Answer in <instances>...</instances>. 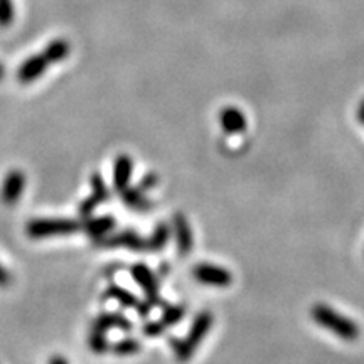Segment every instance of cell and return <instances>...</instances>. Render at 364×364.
Here are the masks:
<instances>
[{"label":"cell","instance_id":"9a60e30c","mask_svg":"<svg viewBox=\"0 0 364 364\" xmlns=\"http://www.w3.org/2000/svg\"><path fill=\"white\" fill-rule=\"evenodd\" d=\"M132 171H134V161H132L130 155L120 154L113 164V186L118 193L129 187Z\"/></svg>","mask_w":364,"mask_h":364},{"label":"cell","instance_id":"ffe728a7","mask_svg":"<svg viewBox=\"0 0 364 364\" xmlns=\"http://www.w3.org/2000/svg\"><path fill=\"white\" fill-rule=\"evenodd\" d=\"M105 334L106 332L102 331H91L90 338H88V346L95 354L108 353V349H110V342H108Z\"/></svg>","mask_w":364,"mask_h":364},{"label":"cell","instance_id":"8fae6325","mask_svg":"<svg viewBox=\"0 0 364 364\" xmlns=\"http://www.w3.org/2000/svg\"><path fill=\"white\" fill-rule=\"evenodd\" d=\"M47 65H49V63H47V59L44 58L42 53L31 56V58L26 59L21 68H19L17 79L22 85H29V83L35 81V79L41 78V76L46 73Z\"/></svg>","mask_w":364,"mask_h":364},{"label":"cell","instance_id":"6da1fadb","mask_svg":"<svg viewBox=\"0 0 364 364\" xmlns=\"http://www.w3.org/2000/svg\"><path fill=\"white\" fill-rule=\"evenodd\" d=\"M310 315L319 326L332 332V334H335L339 339H342V341H358L359 334H361L358 324H356L353 319L339 314L338 310L326 306V303H315L310 309Z\"/></svg>","mask_w":364,"mask_h":364},{"label":"cell","instance_id":"e0dca14e","mask_svg":"<svg viewBox=\"0 0 364 364\" xmlns=\"http://www.w3.org/2000/svg\"><path fill=\"white\" fill-rule=\"evenodd\" d=\"M171 238V228L166 223H159L149 239H145V250L161 251L167 246Z\"/></svg>","mask_w":364,"mask_h":364},{"label":"cell","instance_id":"9c48e42d","mask_svg":"<svg viewBox=\"0 0 364 364\" xmlns=\"http://www.w3.org/2000/svg\"><path fill=\"white\" fill-rule=\"evenodd\" d=\"M105 295L108 299L117 300L120 306L125 307V309H135L139 312L140 317H145V315L149 314L152 309V306L147 302V300L145 302H140V300L135 297L130 290L123 289V287H120V285H110L106 289Z\"/></svg>","mask_w":364,"mask_h":364},{"label":"cell","instance_id":"ac0fdd59","mask_svg":"<svg viewBox=\"0 0 364 364\" xmlns=\"http://www.w3.org/2000/svg\"><path fill=\"white\" fill-rule=\"evenodd\" d=\"M70 51H71L70 42L65 41V39H54V41L47 44L42 56L47 59V63H59L68 58Z\"/></svg>","mask_w":364,"mask_h":364},{"label":"cell","instance_id":"8992f818","mask_svg":"<svg viewBox=\"0 0 364 364\" xmlns=\"http://www.w3.org/2000/svg\"><path fill=\"white\" fill-rule=\"evenodd\" d=\"M184 314H186V310H184L182 306H164L162 317L159 319V321L147 322L145 326L142 327V332L147 338H157V335H161L162 332H166L169 327L181 322Z\"/></svg>","mask_w":364,"mask_h":364},{"label":"cell","instance_id":"484cf974","mask_svg":"<svg viewBox=\"0 0 364 364\" xmlns=\"http://www.w3.org/2000/svg\"><path fill=\"white\" fill-rule=\"evenodd\" d=\"M49 364H68V361L63 356H54V358L49 359Z\"/></svg>","mask_w":364,"mask_h":364},{"label":"cell","instance_id":"d4e9b609","mask_svg":"<svg viewBox=\"0 0 364 364\" xmlns=\"http://www.w3.org/2000/svg\"><path fill=\"white\" fill-rule=\"evenodd\" d=\"M10 283V274L6 270V267L0 263V289H6Z\"/></svg>","mask_w":364,"mask_h":364},{"label":"cell","instance_id":"603a6c76","mask_svg":"<svg viewBox=\"0 0 364 364\" xmlns=\"http://www.w3.org/2000/svg\"><path fill=\"white\" fill-rule=\"evenodd\" d=\"M100 203L97 198H95V196H88V198L85 199V201L83 203H79V206H78V213L79 216H81V218H90L91 214L95 213V209H97V207L100 206Z\"/></svg>","mask_w":364,"mask_h":364},{"label":"cell","instance_id":"2e32d148","mask_svg":"<svg viewBox=\"0 0 364 364\" xmlns=\"http://www.w3.org/2000/svg\"><path fill=\"white\" fill-rule=\"evenodd\" d=\"M123 203L135 211H149L152 207V201L143 194V191H140L139 187H127L125 191H122Z\"/></svg>","mask_w":364,"mask_h":364},{"label":"cell","instance_id":"5b68a950","mask_svg":"<svg viewBox=\"0 0 364 364\" xmlns=\"http://www.w3.org/2000/svg\"><path fill=\"white\" fill-rule=\"evenodd\" d=\"M193 277L203 285L218 287V289H226L233 282V274L230 270L213 263H198L193 268Z\"/></svg>","mask_w":364,"mask_h":364},{"label":"cell","instance_id":"7a4b0ae2","mask_svg":"<svg viewBox=\"0 0 364 364\" xmlns=\"http://www.w3.org/2000/svg\"><path fill=\"white\" fill-rule=\"evenodd\" d=\"M213 327V314L207 310L199 312L198 315L194 317L193 324H191V329L186 334L184 339H171V346L174 349V356L179 359V361H189L193 358L196 349L199 347L204 339H206L207 332L211 331Z\"/></svg>","mask_w":364,"mask_h":364},{"label":"cell","instance_id":"7402d4cb","mask_svg":"<svg viewBox=\"0 0 364 364\" xmlns=\"http://www.w3.org/2000/svg\"><path fill=\"white\" fill-rule=\"evenodd\" d=\"M15 7L12 0H0V27L10 26L14 21Z\"/></svg>","mask_w":364,"mask_h":364},{"label":"cell","instance_id":"7c38bea8","mask_svg":"<svg viewBox=\"0 0 364 364\" xmlns=\"http://www.w3.org/2000/svg\"><path fill=\"white\" fill-rule=\"evenodd\" d=\"M115 219L113 216H90V218H85V223L81 225V230L93 238L95 242L97 239L105 238L106 235H110L111 231L115 230Z\"/></svg>","mask_w":364,"mask_h":364},{"label":"cell","instance_id":"44dd1931","mask_svg":"<svg viewBox=\"0 0 364 364\" xmlns=\"http://www.w3.org/2000/svg\"><path fill=\"white\" fill-rule=\"evenodd\" d=\"M90 184H91V196H95L100 203H105L106 199H110V191H108L106 184H105V181H103V177L100 172L91 174Z\"/></svg>","mask_w":364,"mask_h":364},{"label":"cell","instance_id":"277c9868","mask_svg":"<svg viewBox=\"0 0 364 364\" xmlns=\"http://www.w3.org/2000/svg\"><path fill=\"white\" fill-rule=\"evenodd\" d=\"M130 274H132V278H134L140 289L143 290L145 300L152 307L166 306V303L162 302L161 295H159V280L149 267L143 265V263H135V265H132L130 268Z\"/></svg>","mask_w":364,"mask_h":364},{"label":"cell","instance_id":"30bf717a","mask_svg":"<svg viewBox=\"0 0 364 364\" xmlns=\"http://www.w3.org/2000/svg\"><path fill=\"white\" fill-rule=\"evenodd\" d=\"M24 186H26V175H24L21 171L15 169L7 172L2 184V191H0V198H2L3 204L14 206V204L21 199L24 193Z\"/></svg>","mask_w":364,"mask_h":364},{"label":"cell","instance_id":"d6986e66","mask_svg":"<svg viewBox=\"0 0 364 364\" xmlns=\"http://www.w3.org/2000/svg\"><path fill=\"white\" fill-rule=\"evenodd\" d=\"M140 342L137 339H132V338H127V339H120L111 346V353L117 354V356H134L137 354L140 351Z\"/></svg>","mask_w":364,"mask_h":364},{"label":"cell","instance_id":"3957f363","mask_svg":"<svg viewBox=\"0 0 364 364\" xmlns=\"http://www.w3.org/2000/svg\"><path fill=\"white\" fill-rule=\"evenodd\" d=\"M81 230V225L76 219L68 218H38L31 219L26 226V235L29 238L41 239L51 238V236L73 235Z\"/></svg>","mask_w":364,"mask_h":364},{"label":"cell","instance_id":"52a82bcc","mask_svg":"<svg viewBox=\"0 0 364 364\" xmlns=\"http://www.w3.org/2000/svg\"><path fill=\"white\" fill-rule=\"evenodd\" d=\"M95 243H97L98 246H105V248H129V250H135V251L145 250V239L132 230L106 235L105 238L97 239Z\"/></svg>","mask_w":364,"mask_h":364},{"label":"cell","instance_id":"cb8c5ba5","mask_svg":"<svg viewBox=\"0 0 364 364\" xmlns=\"http://www.w3.org/2000/svg\"><path fill=\"white\" fill-rule=\"evenodd\" d=\"M157 184H159V177L150 172V174L143 175L142 181H140V184H139V189L143 191V193H147V191L154 189V187L157 186Z\"/></svg>","mask_w":364,"mask_h":364},{"label":"cell","instance_id":"4fadbf2b","mask_svg":"<svg viewBox=\"0 0 364 364\" xmlns=\"http://www.w3.org/2000/svg\"><path fill=\"white\" fill-rule=\"evenodd\" d=\"M219 123H221V129L230 135L243 134L248 127L246 115L236 106L223 108L219 113Z\"/></svg>","mask_w":364,"mask_h":364},{"label":"cell","instance_id":"83f0119b","mask_svg":"<svg viewBox=\"0 0 364 364\" xmlns=\"http://www.w3.org/2000/svg\"><path fill=\"white\" fill-rule=\"evenodd\" d=\"M3 76H6V68H3L2 65H0V79H2Z\"/></svg>","mask_w":364,"mask_h":364},{"label":"cell","instance_id":"ba28073f","mask_svg":"<svg viewBox=\"0 0 364 364\" xmlns=\"http://www.w3.org/2000/svg\"><path fill=\"white\" fill-rule=\"evenodd\" d=\"M172 228H174L175 243H177V251L181 257H186L194 248V235L191 230L189 221L182 213H175L172 216Z\"/></svg>","mask_w":364,"mask_h":364},{"label":"cell","instance_id":"5bb4252c","mask_svg":"<svg viewBox=\"0 0 364 364\" xmlns=\"http://www.w3.org/2000/svg\"><path fill=\"white\" fill-rule=\"evenodd\" d=\"M132 322L129 317H125L120 312H105V314H100L97 319L93 321V331H111V329H118V331H132Z\"/></svg>","mask_w":364,"mask_h":364},{"label":"cell","instance_id":"4316f807","mask_svg":"<svg viewBox=\"0 0 364 364\" xmlns=\"http://www.w3.org/2000/svg\"><path fill=\"white\" fill-rule=\"evenodd\" d=\"M358 120H359V123H363V125H364V100L358 108Z\"/></svg>","mask_w":364,"mask_h":364}]
</instances>
